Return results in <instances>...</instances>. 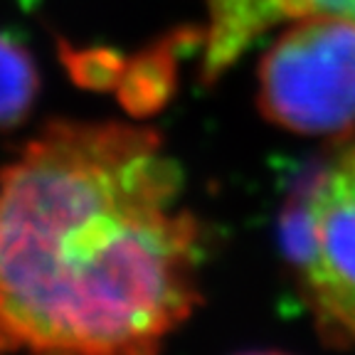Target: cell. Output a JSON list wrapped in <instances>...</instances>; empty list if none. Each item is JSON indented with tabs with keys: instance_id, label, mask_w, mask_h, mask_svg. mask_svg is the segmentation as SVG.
I'll return each instance as SVG.
<instances>
[{
	"instance_id": "6da1fadb",
	"label": "cell",
	"mask_w": 355,
	"mask_h": 355,
	"mask_svg": "<svg viewBox=\"0 0 355 355\" xmlns=\"http://www.w3.org/2000/svg\"><path fill=\"white\" fill-rule=\"evenodd\" d=\"M202 259L161 133L50 121L0 168V355H161Z\"/></svg>"
},
{
	"instance_id": "7a4b0ae2",
	"label": "cell",
	"mask_w": 355,
	"mask_h": 355,
	"mask_svg": "<svg viewBox=\"0 0 355 355\" xmlns=\"http://www.w3.org/2000/svg\"><path fill=\"white\" fill-rule=\"evenodd\" d=\"M288 200L282 242L326 333L355 343V128Z\"/></svg>"
},
{
	"instance_id": "3957f363",
	"label": "cell",
	"mask_w": 355,
	"mask_h": 355,
	"mask_svg": "<svg viewBox=\"0 0 355 355\" xmlns=\"http://www.w3.org/2000/svg\"><path fill=\"white\" fill-rule=\"evenodd\" d=\"M257 104L301 136L343 139L355 128V25L340 17L288 22L261 55Z\"/></svg>"
},
{
	"instance_id": "277c9868",
	"label": "cell",
	"mask_w": 355,
	"mask_h": 355,
	"mask_svg": "<svg viewBox=\"0 0 355 355\" xmlns=\"http://www.w3.org/2000/svg\"><path fill=\"white\" fill-rule=\"evenodd\" d=\"M304 17H340L355 25V0H207L202 77L217 79L261 35Z\"/></svg>"
},
{
	"instance_id": "5b68a950",
	"label": "cell",
	"mask_w": 355,
	"mask_h": 355,
	"mask_svg": "<svg viewBox=\"0 0 355 355\" xmlns=\"http://www.w3.org/2000/svg\"><path fill=\"white\" fill-rule=\"evenodd\" d=\"M40 94V72L25 44L0 33V131L30 116Z\"/></svg>"
},
{
	"instance_id": "8992f818",
	"label": "cell",
	"mask_w": 355,
	"mask_h": 355,
	"mask_svg": "<svg viewBox=\"0 0 355 355\" xmlns=\"http://www.w3.org/2000/svg\"><path fill=\"white\" fill-rule=\"evenodd\" d=\"M244 355H284V353H244Z\"/></svg>"
}]
</instances>
